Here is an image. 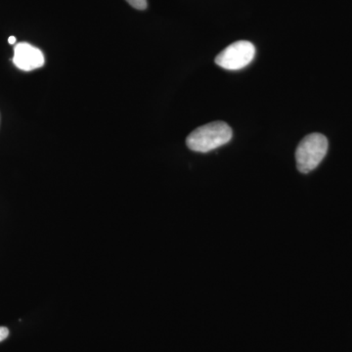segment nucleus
<instances>
[{"instance_id":"obj_5","label":"nucleus","mask_w":352,"mask_h":352,"mask_svg":"<svg viewBox=\"0 0 352 352\" xmlns=\"http://www.w3.org/2000/svg\"><path fill=\"white\" fill-rule=\"evenodd\" d=\"M126 1L138 10H145L148 6L147 0H126Z\"/></svg>"},{"instance_id":"obj_1","label":"nucleus","mask_w":352,"mask_h":352,"mask_svg":"<svg viewBox=\"0 0 352 352\" xmlns=\"http://www.w3.org/2000/svg\"><path fill=\"white\" fill-rule=\"evenodd\" d=\"M232 135V129L226 122H210L192 131L186 144L192 151L208 153L227 144Z\"/></svg>"},{"instance_id":"obj_7","label":"nucleus","mask_w":352,"mask_h":352,"mask_svg":"<svg viewBox=\"0 0 352 352\" xmlns=\"http://www.w3.org/2000/svg\"><path fill=\"white\" fill-rule=\"evenodd\" d=\"M8 43L10 44H15L16 43L15 36H10V38H8Z\"/></svg>"},{"instance_id":"obj_2","label":"nucleus","mask_w":352,"mask_h":352,"mask_svg":"<svg viewBox=\"0 0 352 352\" xmlns=\"http://www.w3.org/2000/svg\"><path fill=\"white\" fill-rule=\"evenodd\" d=\"M328 146V139L323 134L312 133L303 138L296 151L298 170L308 173L315 170L327 154Z\"/></svg>"},{"instance_id":"obj_6","label":"nucleus","mask_w":352,"mask_h":352,"mask_svg":"<svg viewBox=\"0 0 352 352\" xmlns=\"http://www.w3.org/2000/svg\"><path fill=\"white\" fill-rule=\"evenodd\" d=\"M9 336V330L6 327H0V342L6 340Z\"/></svg>"},{"instance_id":"obj_3","label":"nucleus","mask_w":352,"mask_h":352,"mask_svg":"<svg viewBox=\"0 0 352 352\" xmlns=\"http://www.w3.org/2000/svg\"><path fill=\"white\" fill-rule=\"evenodd\" d=\"M256 48L254 44L250 41H237L221 51L215 58V63L229 71H237L251 63Z\"/></svg>"},{"instance_id":"obj_4","label":"nucleus","mask_w":352,"mask_h":352,"mask_svg":"<svg viewBox=\"0 0 352 352\" xmlns=\"http://www.w3.org/2000/svg\"><path fill=\"white\" fill-rule=\"evenodd\" d=\"M13 63L22 71L30 72L41 68L45 63L43 53L27 43H18L14 48Z\"/></svg>"}]
</instances>
